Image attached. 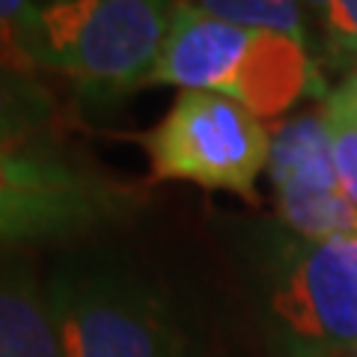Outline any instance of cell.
Wrapping results in <instances>:
<instances>
[{
  "label": "cell",
  "mask_w": 357,
  "mask_h": 357,
  "mask_svg": "<svg viewBox=\"0 0 357 357\" xmlns=\"http://www.w3.org/2000/svg\"><path fill=\"white\" fill-rule=\"evenodd\" d=\"M170 13L173 0H36L6 39L36 72L110 98L149 84Z\"/></svg>",
  "instance_id": "cell-1"
},
{
  "label": "cell",
  "mask_w": 357,
  "mask_h": 357,
  "mask_svg": "<svg viewBox=\"0 0 357 357\" xmlns=\"http://www.w3.org/2000/svg\"><path fill=\"white\" fill-rule=\"evenodd\" d=\"M149 84L227 96L253 116L274 119L319 93L310 48L283 33L227 24L173 3Z\"/></svg>",
  "instance_id": "cell-2"
},
{
  "label": "cell",
  "mask_w": 357,
  "mask_h": 357,
  "mask_svg": "<svg viewBox=\"0 0 357 357\" xmlns=\"http://www.w3.org/2000/svg\"><path fill=\"white\" fill-rule=\"evenodd\" d=\"M48 292L66 357H185L167 298L110 248L60 256Z\"/></svg>",
  "instance_id": "cell-3"
},
{
  "label": "cell",
  "mask_w": 357,
  "mask_h": 357,
  "mask_svg": "<svg viewBox=\"0 0 357 357\" xmlns=\"http://www.w3.org/2000/svg\"><path fill=\"white\" fill-rule=\"evenodd\" d=\"M140 206L143 191L51 140L0 143V250L81 238Z\"/></svg>",
  "instance_id": "cell-4"
},
{
  "label": "cell",
  "mask_w": 357,
  "mask_h": 357,
  "mask_svg": "<svg viewBox=\"0 0 357 357\" xmlns=\"http://www.w3.org/2000/svg\"><path fill=\"white\" fill-rule=\"evenodd\" d=\"M137 143L155 182H191L256 199V178L271 158V134L227 96L182 89L158 126Z\"/></svg>",
  "instance_id": "cell-5"
},
{
  "label": "cell",
  "mask_w": 357,
  "mask_h": 357,
  "mask_svg": "<svg viewBox=\"0 0 357 357\" xmlns=\"http://www.w3.org/2000/svg\"><path fill=\"white\" fill-rule=\"evenodd\" d=\"M271 312L319 354L357 349V232L307 241L289 256L274 283Z\"/></svg>",
  "instance_id": "cell-6"
},
{
  "label": "cell",
  "mask_w": 357,
  "mask_h": 357,
  "mask_svg": "<svg viewBox=\"0 0 357 357\" xmlns=\"http://www.w3.org/2000/svg\"><path fill=\"white\" fill-rule=\"evenodd\" d=\"M277 211L307 241L357 232V208L345 197L331 152L325 110H307L277 126L268 158Z\"/></svg>",
  "instance_id": "cell-7"
},
{
  "label": "cell",
  "mask_w": 357,
  "mask_h": 357,
  "mask_svg": "<svg viewBox=\"0 0 357 357\" xmlns=\"http://www.w3.org/2000/svg\"><path fill=\"white\" fill-rule=\"evenodd\" d=\"M0 357H66L48 280L18 250H0Z\"/></svg>",
  "instance_id": "cell-8"
},
{
  "label": "cell",
  "mask_w": 357,
  "mask_h": 357,
  "mask_svg": "<svg viewBox=\"0 0 357 357\" xmlns=\"http://www.w3.org/2000/svg\"><path fill=\"white\" fill-rule=\"evenodd\" d=\"M57 116V93L0 30V143L45 137Z\"/></svg>",
  "instance_id": "cell-9"
},
{
  "label": "cell",
  "mask_w": 357,
  "mask_h": 357,
  "mask_svg": "<svg viewBox=\"0 0 357 357\" xmlns=\"http://www.w3.org/2000/svg\"><path fill=\"white\" fill-rule=\"evenodd\" d=\"M173 3L191 6L203 15L227 21V24L283 33V36L310 48L304 6L298 0H173Z\"/></svg>",
  "instance_id": "cell-10"
},
{
  "label": "cell",
  "mask_w": 357,
  "mask_h": 357,
  "mask_svg": "<svg viewBox=\"0 0 357 357\" xmlns=\"http://www.w3.org/2000/svg\"><path fill=\"white\" fill-rule=\"evenodd\" d=\"M325 119L331 131V152L345 197L357 208V69L345 77L337 93L328 96Z\"/></svg>",
  "instance_id": "cell-11"
},
{
  "label": "cell",
  "mask_w": 357,
  "mask_h": 357,
  "mask_svg": "<svg viewBox=\"0 0 357 357\" xmlns=\"http://www.w3.org/2000/svg\"><path fill=\"white\" fill-rule=\"evenodd\" d=\"M321 24L333 63H357V0H328Z\"/></svg>",
  "instance_id": "cell-12"
},
{
  "label": "cell",
  "mask_w": 357,
  "mask_h": 357,
  "mask_svg": "<svg viewBox=\"0 0 357 357\" xmlns=\"http://www.w3.org/2000/svg\"><path fill=\"white\" fill-rule=\"evenodd\" d=\"M36 0H0V30H6L13 21H18Z\"/></svg>",
  "instance_id": "cell-13"
},
{
  "label": "cell",
  "mask_w": 357,
  "mask_h": 357,
  "mask_svg": "<svg viewBox=\"0 0 357 357\" xmlns=\"http://www.w3.org/2000/svg\"><path fill=\"white\" fill-rule=\"evenodd\" d=\"M298 3L304 6L310 15H316L319 21H325V15H328V0H298Z\"/></svg>",
  "instance_id": "cell-14"
},
{
  "label": "cell",
  "mask_w": 357,
  "mask_h": 357,
  "mask_svg": "<svg viewBox=\"0 0 357 357\" xmlns=\"http://www.w3.org/2000/svg\"><path fill=\"white\" fill-rule=\"evenodd\" d=\"M316 357H351V351H328V354H316Z\"/></svg>",
  "instance_id": "cell-15"
},
{
  "label": "cell",
  "mask_w": 357,
  "mask_h": 357,
  "mask_svg": "<svg viewBox=\"0 0 357 357\" xmlns=\"http://www.w3.org/2000/svg\"><path fill=\"white\" fill-rule=\"evenodd\" d=\"M351 357H357V349H351Z\"/></svg>",
  "instance_id": "cell-16"
}]
</instances>
